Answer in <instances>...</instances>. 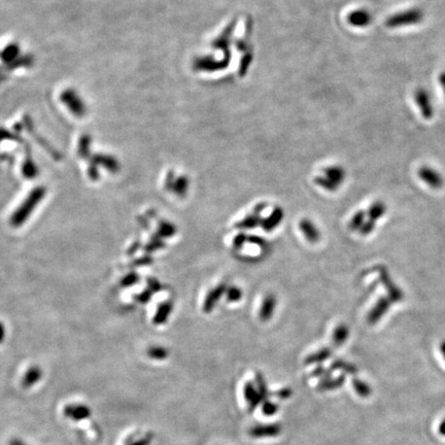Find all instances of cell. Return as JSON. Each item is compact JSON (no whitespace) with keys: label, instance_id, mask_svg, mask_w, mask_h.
I'll return each mask as SVG.
<instances>
[{"label":"cell","instance_id":"11","mask_svg":"<svg viewBox=\"0 0 445 445\" xmlns=\"http://www.w3.org/2000/svg\"><path fill=\"white\" fill-rule=\"evenodd\" d=\"M276 298L274 295H267L263 302H262L261 308H260V312H259V317L261 319L262 322H267L269 321L272 317L274 310L276 308Z\"/></svg>","mask_w":445,"mask_h":445},{"label":"cell","instance_id":"6","mask_svg":"<svg viewBox=\"0 0 445 445\" xmlns=\"http://www.w3.org/2000/svg\"><path fill=\"white\" fill-rule=\"evenodd\" d=\"M420 177L426 185L433 189H440L443 186V178L441 174L429 166H423L417 171Z\"/></svg>","mask_w":445,"mask_h":445},{"label":"cell","instance_id":"30","mask_svg":"<svg viewBox=\"0 0 445 445\" xmlns=\"http://www.w3.org/2000/svg\"><path fill=\"white\" fill-rule=\"evenodd\" d=\"M315 182H316L318 186H320L321 188L325 189L328 192H335L337 190V188H338L337 186L332 184V182L329 179H327L325 176H322V175L317 176L316 179H315Z\"/></svg>","mask_w":445,"mask_h":445},{"label":"cell","instance_id":"34","mask_svg":"<svg viewBox=\"0 0 445 445\" xmlns=\"http://www.w3.org/2000/svg\"><path fill=\"white\" fill-rule=\"evenodd\" d=\"M246 241H248V235L245 233L241 232V233L237 234L236 236L234 237V239H233V246L236 249V250H239V249H241L244 245V243Z\"/></svg>","mask_w":445,"mask_h":445},{"label":"cell","instance_id":"21","mask_svg":"<svg viewBox=\"0 0 445 445\" xmlns=\"http://www.w3.org/2000/svg\"><path fill=\"white\" fill-rule=\"evenodd\" d=\"M332 351L329 348H324L316 353H313L311 355H309L306 359L305 362L307 365H312V364H320L323 363L324 361H326L328 358L331 357Z\"/></svg>","mask_w":445,"mask_h":445},{"label":"cell","instance_id":"14","mask_svg":"<svg viewBox=\"0 0 445 445\" xmlns=\"http://www.w3.org/2000/svg\"><path fill=\"white\" fill-rule=\"evenodd\" d=\"M280 433V428L277 425H260L253 427L250 430V435L255 438L274 437Z\"/></svg>","mask_w":445,"mask_h":445},{"label":"cell","instance_id":"28","mask_svg":"<svg viewBox=\"0 0 445 445\" xmlns=\"http://www.w3.org/2000/svg\"><path fill=\"white\" fill-rule=\"evenodd\" d=\"M226 299L228 302L234 303V302H238L241 300L242 298V290L240 287L236 286V285H232V286H228V289L226 291Z\"/></svg>","mask_w":445,"mask_h":445},{"label":"cell","instance_id":"44","mask_svg":"<svg viewBox=\"0 0 445 445\" xmlns=\"http://www.w3.org/2000/svg\"><path fill=\"white\" fill-rule=\"evenodd\" d=\"M10 445H26V444L24 442H22L21 440H19V439H13L10 442Z\"/></svg>","mask_w":445,"mask_h":445},{"label":"cell","instance_id":"27","mask_svg":"<svg viewBox=\"0 0 445 445\" xmlns=\"http://www.w3.org/2000/svg\"><path fill=\"white\" fill-rule=\"evenodd\" d=\"M18 55H19V46L18 44L13 43L8 45L4 50V52L2 53V59L6 63H11L16 59V57H18Z\"/></svg>","mask_w":445,"mask_h":445},{"label":"cell","instance_id":"41","mask_svg":"<svg viewBox=\"0 0 445 445\" xmlns=\"http://www.w3.org/2000/svg\"><path fill=\"white\" fill-rule=\"evenodd\" d=\"M266 206H267L266 203H259V204H257V205L255 206V208H254V213L260 215V214H261L262 212H263L264 209L266 208Z\"/></svg>","mask_w":445,"mask_h":445},{"label":"cell","instance_id":"7","mask_svg":"<svg viewBox=\"0 0 445 445\" xmlns=\"http://www.w3.org/2000/svg\"><path fill=\"white\" fill-rule=\"evenodd\" d=\"M228 289V285L225 282H222L215 286L213 290L209 291L207 294L204 303H203V311L206 313L212 312L213 309L216 307L218 302L221 300L223 295L226 294V291Z\"/></svg>","mask_w":445,"mask_h":445},{"label":"cell","instance_id":"38","mask_svg":"<svg viewBox=\"0 0 445 445\" xmlns=\"http://www.w3.org/2000/svg\"><path fill=\"white\" fill-rule=\"evenodd\" d=\"M89 144H90V138L87 137V136H84L81 139V143H80V152H81V154L85 155L88 152Z\"/></svg>","mask_w":445,"mask_h":445},{"label":"cell","instance_id":"9","mask_svg":"<svg viewBox=\"0 0 445 445\" xmlns=\"http://www.w3.org/2000/svg\"><path fill=\"white\" fill-rule=\"evenodd\" d=\"M390 300L388 297H381L378 299L374 307L370 310L367 316V322L370 325H375L384 315L385 312L389 309L390 306Z\"/></svg>","mask_w":445,"mask_h":445},{"label":"cell","instance_id":"18","mask_svg":"<svg viewBox=\"0 0 445 445\" xmlns=\"http://www.w3.org/2000/svg\"><path fill=\"white\" fill-rule=\"evenodd\" d=\"M350 336V329L345 325H339L335 328L333 332V343L335 347L342 345Z\"/></svg>","mask_w":445,"mask_h":445},{"label":"cell","instance_id":"36","mask_svg":"<svg viewBox=\"0 0 445 445\" xmlns=\"http://www.w3.org/2000/svg\"><path fill=\"white\" fill-rule=\"evenodd\" d=\"M374 228H375V222L368 220L363 224L362 228L360 229V233L364 235V236H366V235H369L374 230Z\"/></svg>","mask_w":445,"mask_h":445},{"label":"cell","instance_id":"35","mask_svg":"<svg viewBox=\"0 0 445 445\" xmlns=\"http://www.w3.org/2000/svg\"><path fill=\"white\" fill-rule=\"evenodd\" d=\"M248 242L251 244L258 245L260 248H263L267 244L266 240L263 237L258 236V235H248Z\"/></svg>","mask_w":445,"mask_h":445},{"label":"cell","instance_id":"32","mask_svg":"<svg viewBox=\"0 0 445 445\" xmlns=\"http://www.w3.org/2000/svg\"><path fill=\"white\" fill-rule=\"evenodd\" d=\"M256 383H257V387H258V391H259L260 396L262 397V399L263 398L265 399L268 394L267 385H266V382H265L263 376H262L260 373H258L256 375Z\"/></svg>","mask_w":445,"mask_h":445},{"label":"cell","instance_id":"45","mask_svg":"<svg viewBox=\"0 0 445 445\" xmlns=\"http://www.w3.org/2000/svg\"><path fill=\"white\" fill-rule=\"evenodd\" d=\"M440 350H441V353H442V355H443V357H444V359H445V341H443V342L441 343Z\"/></svg>","mask_w":445,"mask_h":445},{"label":"cell","instance_id":"37","mask_svg":"<svg viewBox=\"0 0 445 445\" xmlns=\"http://www.w3.org/2000/svg\"><path fill=\"white\" fill-rule=\"evenodd\" d=\"M277 409H278V407L274 403L266 401L263 404V413L265 415H273L276 413Z\"/></svg>","mask_w":445,"mask_h":445},{"label":"cell","instance_id":"42","mask_svg":"<svg viewBox=\"0 0 445 445\" xmlns=\"http://www.w3.org/2000/svg\"><path fill=\"white\" fill-rule=\"evenodd\" d=\"M439 83H440V86L442 88L443 94L445 96V71H442L440 73V75H439Z\"/></svg>","mask_w":445,"mask_h":445},{"label":"cell","instance_id":"4","mask_svg":"<svg viewBox=\"0 0 445 445\" xmlns=\"http://www.w3.org/2000/svg\"><path fill=\"white\" fill-rule=\"evenodd\" d=\"M61 101L67 107V109L77 118H82L86 114V106L82 98L78 94L71 90L67 89L61 94Z\"/></svg>","mask_w":445,"mask_h":445},{"label":"cell","instance_id":"10","mask_svg":"<svg viewBox=\"0 0 445 445\" xmlns=\"http://www.w3.org/2000/svg\"><path fill=\"white\" fill-rule=\"evenodd\" d=\"M299 228H300L301 232L303 233L304 236L306 237V239L310 243H317L320 241V238H321L320 231L317 228V226L313 224L310 220L302 219L300 221Z\"/></svg>","mask_w":445,"mask_h":445},{"label":"cell","instance_id":"24","mask_svg":"<svg viewBox=\"0 0 445 445\" xmlns=\"http://www.w3.org/2000/svg\"><path fill=\"white\" fill-rule=\"evenodd\" d=\"M172 310V304L170 302H165L163 303L159 309L158 312H157L156 318H155V323L156 324H163L166 322V320L168 319L170 312Z\"/></svg>","mask_w":445,"mask_h":445},{"label":"cell","instance_id":"39","mask_svg":"<svg viewBox=\"0 0 445 445\" xmlns=\"http://www.w3.org/2000/svg\"><path fill=\"white\" fill-rule=\"evenodd\" d=\"M152 440H153L152 435H146V436H144L142 439H140V440H138V441H135V442H133V443H131L130 445H150L151 442H152Z\"/></svg>","mask_w":445,"mask_h":445},{"label":"cell","instance_id":"5","mask_svg":"<svg viewBox=\"0 0 445 445\" xmlns=\"http://www.w3.org/2000/svg\"><path fill=\"white\" fill-rule=\"evenodd\" d=\"M375 270L377 271V273L379 275V279L388 294V299L391 302L401 301L403 299V294L399 290V287L394 283V281H392V279L390 278L386 269L383 266H377V267H375Z\"/></svg>","mask_w":445,"mask_h":445},{"label":"cell","instance_id":"43","mask_svg":"<svg viewBox=\"0 0 445 445\" xmlns=\"http://www.w3.org/2000/svg\"><path fill=\"white\" fill-rule=\"evenodd\" d=\"M439 434L445 436V420H443L439 425Z\"/></svg>","mask_w":445,"mask_h":445},{"label":"cell","instance_id":"13","mask_svg":"<svg viewBox=\"0 0 445 445\" xmlns=\"http://www.w3.org/2000/svg\"><path fill=\"white\" fill-rule=\"evenodd\" d=\"M284 214L282 208L280 207H274V209L272 211L271 215L265 219H263L261 224V227L263 228L266 232H271L273 231L283 220Z\"/></svg>","mask_w":445,"mask_h":445},{"label":"cell","instance_id":"15","mask_svg":"<svg viewBox=\"0 0 445 445\" xmlns=\"http://www.w3.org/2000/svg\"><path fill=\"white\" fill-rule=\"evenodd\" d=\"M324 176L339 187L345 179V171L341 166H329L324 169Z\"/></svg>","mask_w":445,"mask_h":445},{"label":"cell","instance_id":"25","mask_svg":"<svg viewBox=\"0 0 445 445\" xmlns=\"http://www.w3.org/2000/svg\"><path fill=\"white\" fill-rule=\"evenodd\" d=\"M344 382V375H340L339 377L330 379V378H325L322 380V382L319 384V388L322 390H327V389H334L337 388L339 386H341Z\"/></svg>","mask_w":445,"mask_h":445},{"label":"cell","instance_id":"16","mask_svg":"<svg viewBox=\"0 0 445 445\" xmlns=\"http://www.w3.org/2000/svg\"><path fill=\"white\" fill-rule=\"evenodd\" d=\"M262 221H263V219L261 218V216L259 214L254 213L252 215H249V216L244 217L241 221L237 222L236 224L234 225V227L236 228V229H239V230L254 229V228H257V227L261 226Z\"/></svg>","mask_w":445,"mask_h":445},{"label":"cell","instance_id":"31","mask_svg":"<svg viewBox=\"0 0 445 445\" xmlns=\"http://www.w3.org/2000/svg\"><path fill=\"white\" fill-rule=\"evenodd\" d=\"M159 233L162 235L163 237H171L176 233V229H175L174 225H172L168 222H162L160 225Z\"/></svg>","mask_w":445,"mask_h":445},{"label":"cell","instance_id":"29","mask_svg":"<svg viewBox=\"0 0 445 445\" xmlns=\"http://www.w3.org/2000/svg\"><path fill=\"white\" fill-rule=\"evenodd\" d=\"M366 216H367V214H366V213L363 212V211H359V212H357V213L353 216V218H352V220H351V222H350V228H351V230H353V231L360 230V229L362 228L363 224L366 222V221H365Z\"/></svg>","mask_w":445,"mask_h":445},{"label":"cell","instance_id":"19","mask_svg":"<svg viewBox=\"0 0 445 445\" xmlns=\"http://www.w3.org/2000/svg\"><path fill=\"white\" fill-rule=\"evenodd\" d=\"M385 211H386L385 204L381 201H376L370 205V207L368 208V211L366 214H367L369 220L375 222L383 217Z\"/></svg>","mask_w":445,"mask_h":445},{"label":"cell","instance_id":"3","mask_svg":"<svg viewBox=\"0 0 445 445\" xmlns=\"http://www.w3.org/2000/svg\"><path fill=\"white\" fill-rule=\"evenodd\" d=\"M414 101L425 120H431L434 117V106L431 94L425 88H418L414 93Z\"/></svg>","mask_w":445,"mask_h":445},{"label":"cell","instance_id":"2","mask_svg":"<svg viewBox=\"0 0 445 445\" xmlns=\"http://www.w3.org/2000/svg\"><path fill=\"white\" fill-rule=\"evenodd\" d=\"M43 193H44V190H43V189H41V188H37V189H35V190L30 194V196L28 197V199L26 200V201L23 203L22 207L19 209V212L16 213V215H15L14 218H13V224H14L15 226H19V225H21L22 222H23L24 220L27 219V217L29 216L30 212H31L32 209L34 208V206H35V205L38 203V201L42 198Z\"/></svg>","mask_w":445,"mask_h":445},{"label":"cell","instance_id":"8","mask_svg":"<svg viewBox=\"0 0 445 445\" xmlns=\"http://www.w3.org/2000/svg\"><path fill=\"white\" fill-rule=\"evenodd\" d=\"M349 23L354 26V27L358 28H364L369 26L372 22V15L368 10L365 9H359L356 11H353L348 18Z\"/></svg>","mask_w":445,"mask_h":445},{"label":"cell","instance_id":"40","mask_svg":"<svg viewBox=\"0 0 445 445\" xmlns=\"http://www.w3.org/2000/svg\"><path fill=\"white\" fill-rule=\"evenodd\" d=\"M292 394V390L290 388H282L277 391V397L280 399H286L289 398Z\"/></svg>","mask_w":445,"mask_h":445},{"label":"cell","instance_id":"1","mask_svg":"<svg viewBox=\"0 0 445 445\" xmlns=\"http://www.w3.org/2000/svg\"><path fill=\"white\" fill-rule=\"evenodd\" d=\"M424 12L421 9L413 8L398 12L389 16L385 21V26L388 28H402L407 26H413L424 21Z\"/></svg>","mask_w":445,"mask_h":445},{"label":"cell","instance_id":"26","mask_svg":"<svg viewBox=\"0 0 445 445\" xmlns=\"http://www.w3.org/2000/svg\"><path fill=\"white\" fill-rule=\"evenodd\" d=\"M332 371L333 370H343L344 372H347L348 374H356L357 373V367L350 363H347L342 360H335L332 365L331 368Z\"/></svg>","mask_w":445,"mask_h":445},{"label":"cell","instance_id":"17","mask_svg":"<svg viewBox=\"0 0 445 445\" xmlns=\"http://www.w3.org/2000/svg\"><path fill=\"white\" fill-rule=\"evenodd\" d=\"M244 397L246 401L250 403V410H254L255 407L262 401V397L260 396L258 388L252 383L246 382L244 385Z\"/></svg>","mask_w":445,"mask_h":445},{"label":"cell","instance_id":"23","mask_svg":"<svg viewBox=\"0 0 445 445\" xmlns=\"http://www.w3.org/2000/svg\"><path fill=\"white\" fill-rule=\"evenodd\" d=\"M353 384H354V388L357 391V394L362 397V398H367L369 397V395L372 392L371 387L366 383L365 381L359 379V378H354L353 379Z\"/></svg>","mask_w":445,"mask_h":445},{"label":"cell","instance_id":"20","mask_svg":"<svg viewBox=\"0 0 445 445\" xmlns=\"http://www.w3.org/2000/svg\"><path fill=\"white\" fill-rule=\"evenodd\" d=\"M41 375H42V373L39 368H37V367L30 368L27 372H26V374L23 378V381H22V385L26 388L34 385L40 379Z\"/></svg>","mask_w":445,"mask_h":445},{"label":"cell","instance_id":"22","mask_svg":"<svg viewBox=\"0 0 445 445\" xmlns=\"http://www.w3.org/2000/svg\"><path fill=\"white\" fill-rule=\"evenodd\" d=\"M189 188V180L186 176H179L176 179H174L173 185L171 189L174 191V193L178 196H185L188 192Z\"/></svg>","mask_w":445,"mask_h":445},{"label":"cell","instance_id":"12","mask_svg":"<svg viewBox=\"0 0 445 445\" xmlns=\"http://www.w3.org/2000/svg\"><path fill=\"white\" fill-rule=\"evenodd\" d=\"M64 415L73 421H82L91 415V410L86 405H68L64 408Z\"/></svg>","mask_w":445,"mask_h":445},{"label":"cell","instance_id":"33","mask_svg":"<svg viewBox=\"0 0 445 445\" xmlns=\"http://www.w3.org/2000/svg\"><path fill=\"white\" fill-rule=\"evenodd\" d=\"M168 356V352L162 348H154L150 351V357L156 360H164Z\"/></svg>","mask_w":445,"mask_h":445}]
</instances>
